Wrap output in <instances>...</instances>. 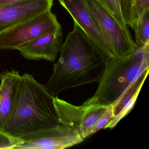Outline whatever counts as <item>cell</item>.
Instances as JSON below:
<instances>
[{"mask_svg":"<svg viewBox=\"0 0 149 149\" xmlns=\"http://www.w3.org/2000/svg\"><path fill=\"white\" fill-rule=\"evenodd\" d=\"M53 73L45 86L54 97L63 91L99 82L103 74L105 59L79 25L63 44Z\"/></svg>","mask_w":149,"mask_h":149,"instance_id":"cell-1","label":"cell"},{"mask_svg":"<svg viewBox=\"0 0 149 149\" xmlns=\"http://www.w3.org/2000/svg\"><path fill=\"white\" fill-rule=\"evenodd\" d=\"M54 97L32 75H20L9 134L16 138L57 127L60 124Z\"/></svg>","mask_w":149,"mask_h":149,"instance_id":"cell-2","label":"cell"},{"mask_svg":"<svg viewBox=\"0 0 149 149\" xmlns=\"http://www.w3.org/2000/svg\"><path fill=\"white\" fill-rule=\"evenodd\" d=\"M149 49L137 47L126 58L105 59L104 71L98 88L92 97L94 102L111 105L125 91L149 69Z\"/></svg>","mask_w":149,"mask_h":149,"instance_id":"cell-3","label":"cell"},{"mask_svg":"<svg viewBox=\"0 0 149 149\" xmlns=\"http://www.w3.org/2000/svg\"><path fill=\"white\" fill-rule=\"evenodd\" d=\"M61 29L56 15L48 10L0 34V49H17L41 36Z\"/></svg>","mask_w":149,"mask_h":149,"instance_id":"cell-4","label":"cell"},{"mask_svg":"<svg viewBox=\"0 0 149 149\" xmlns=\"http://www.w3.org/2000/svg\"><path fill=\"white\" fill-rule=\"evenodd\" d=\"M54 103L61 124L78 132L84 139L92 135L91 131L109 106L98 104L92 97L81 106H75L54 97Z\"/></svg>","mask_w":149,"mask_h":149,"instance_id":"cell-5","label":"cell"},{"mask_svg":"<svg viewBox=\"0 0 149 149\" xmlns=\"http://www.w3.org/2000/svg\"><path fill=\"white\" fill-rule=\"evenodd\" d=\"M87 8L98 24L113 57L126 58L136 45L129 29H123L97 0H84Z\"/></svg>","mask_w":149,"mask_h":149,"instance_id":"cell-6","label":"cell"},{"mask_svg":"<svg viewBox=\"0 0 149 149\" xmlns=\"http://www.w3.org/2000/svg\"><path fill=\"white\" fill-rule=\"evenodd\" d=\"M15 149H63L84 140L76 131L60 124L57 127L23 136Z\"/></svg>","mask_w":149,"mask_h":149,"instance_id":"cell-7","label":"cell"},{"mask_svg":"<svg viewBox=\"0 0 149 149\" xmlns=\"http://www.w3.org/2000/svg\"><path fill=\"white\" fill-rule=\"evenodd\" d=\"M88 36L104 59L113 57L95 19L87 8L84 0H58Z\"/></svg>","mask_w":149,"mask_h":149,"instance_id":"cell-8","label":"cell"},{"mask_svg":"<svg viewBox=\"0 0 149 149\" xmlns=\"http://www.w3.org/2000/svg\"><path fill=\"white\" fill-rule=\"evenodd\" d=\"M54 0H27L0 5V34L14 26L51 10Z\"/></svg>","mask_w":149,"mask_h":149,"instance_id":"cell-9","label":"cell"},{"mask_svg":"<svg viewBox=\"0 0 149 149\" xmlns=\"http://www.w3.org/2000/svg\"><path fill=\"white\" fill-rule=\"evenodd\" d=\"M61 31L41 36L17 49L29 60H45L54 62L63 45Z\"/></svg>","mask_w":149,"mask_h":149,"instance_id":"cell-10","label":"cell"},{"mask_svg":"<svg viewBox=\"0 0 149 149\" xmlns=\"http://www.w3.org/2000/svg\"><path fill=\"white\" fill-rule=\"evenodd\" d=\"M20 74L12 70L0 74V131L9 133L11 116Z\"/></svg>","mask_w":149,"mask_h":149,"instance_id":"cell-11","label":"cell"},{"mask_svg":"<svg viewBox=\"0 0 149 149\" xmlns=\"http://www.w3.org/2000/svg\"><path fill=\"white\" fill-rule=\"evenodd\" d=\"M148 73L149 69L146 70L138 79L131 84L118 99L111 105L114 118L105 126L104 129H111L115 127L130 111L136 102Z\"/></svg>","mask_w":149,"mask_h":149,"instance_id":"cell-12","label":"cell"},{"mask_svg":"<svg viewBox=\"0 0 149 149\" xmlns=\"http://www.w3.org/2000/svg\"><path fill=\"white\" fill-rule=\"evenodd\" d=\"M125 24L132 28L133 25L149 10V0H118Z\"/></svg>","mask_w":149,"mask_h":149,"instance_id":"cell-13","label":"cell"},{"mask_svg":"<svg viewBox=\"0 0 149 149\" xmlns=\"http://www.w3.org/2000/svg\"><path fill=\"white\" fill-rule=\"evenodd\" d=\"M135 44L137 47L149 49V10L133 25Z\"/></svg>","mask_w":149,"mask_h":149,"instance_id":"cell-14","label":"cell"},{"mask_svg":"<svg viewBox=\"0 0 149 149\" xmlns=\"http://www.w3.org/2000/svg\"><path fill=\"white\" fill-rule=\"evenodd\" d=\"M123 29L128 28L123 18L118 0H97Z\"/></svg>","mask_w":149,"mask_h":149,"instance_id":"cell-15","label":"cell"},{"mask_svg":"<svg viewBox=\"0 0 149 149\" xmlns=\"http://www.w3.org/2000/svg\"><path fill=\"white\" fill-rule=\"evenodd\" d=\"M113 118L114 115L112 111V107L111 105H110L93 127L91 131L92 135L102 129H104L105 126Z\"/></svg>","mask_w":149,"mask_h":149,"instance_id":"cell-16","label":"cell"},{"mask_svg":"<svg viewBox=\"0 0 149 149\" xmlns=\"http://www.w3.org/2000/svg\"><path fill=\"white\" fill-rule=\"evenodd\" d=\"M20 139L0 131V149H15L19 144Z\"/></svg>","mask_w":149,"mask_h":149,"instance_id":"cell-17","label":"cell"},{"mask_svg":"<svg viewBox=\"0 0 149 149\" xmlns=\"http://www.w3.org/2000/svg\"><path fill=\"white\" fill-rule=\"evenodd\" d=\"M25 1H27V0H0V5L21 2Z\"/></svg>","mask_w":149,"mask_h":149,"instance_id":"cell-18","label":"cell"}]
</instances>
